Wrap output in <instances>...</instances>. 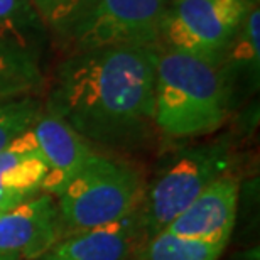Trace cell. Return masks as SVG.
I'll return each mask as SVG.
<instances>
[{
    "instance_id": "8",
    "label": "cell",
    "mask_w": 260,
    "mask_h": 260,
    "mask_svg": "<svg viewBox=\"0 0 260 260\" xmlns=\"http://www.w3.org/2000/svg\"><path fill=\"white\" fill-rule=\"evenodd\" d=\"M238 196V181L225 174L208 186L164 230L179 237L226 247L237 220Z\"/></svg>"
},
{
    "instance_id": "15",
    "label": "cell",
    "mask_w": 260,
    "mask_h": 260,
    "mask_svg": "<svg viewBox=\"0 0 260 260\" xmlns=\"http://www.w3.org/2000/svg\"><path fill=\"white\" fill-rule=\"evenodd\" d=\"M225 245L159 232L145 238L137 248L135 260H220Z\"/></svg>"
},
{
    "instance_id": "12",
    "label": "cell",
    "mask_w": 260,
    "mask_h": 260,
    "mask_svg": "<svg viewBox=\"0 0 260 260\" xmlns=\"http://www.w3.org/2000/svg\"><path fill=\"white\" fill-rule=\"evenodd\" d=\"M0 41L38 58L51 34L30 0H0Z\"/></svg>"
},
{
    "instance_id": "1",
    "label": "cell",
    "mask_w": 260,
    "mask_h": 260,
    "mask_svg": "<svg viewBox=\"0 0 260 260\" xmlns=\"http://www.w3.org/2000/svg\"><path fill=\"white\" fill-rule=\"evenodd\" d=\"M157 46H112L70 53L56 68L44 110L91 145L134 149L154 125Z\"/></svg>"
},
{
    "instance_id": "14",
    "label": "cell",
    "mask_w": 260,
    "mask_h": 260,
    "mask_svg": "<svg viewBox=\"0 0 260 260\" xmlns=\"http://www.w3.org/2000/svg\"><path fill=\"white\" fill-rule=\"evenodd\" d=\"M260 10L258 4L250 9L245 20L242 22L237 36L233 38L228 48L225 59L221 63V70L225 73L228 83H232L237 76H247L248 80L257 83L258 80V64H260Z\"/></svg>"
},
{
    "instance_id": "10",
    "label": "cell",
    "mask_w": 260,
    "mask_h": 260,
    "mask_svg": "<svg viewBox=\"0 0 260 260\" xmlns=\"http://www.w3.org/2000/svg\"><path fill=\"white\" fill-rule=\"evenodd\" d=\"M32 134L48 166L43 193L58 196L95 152L93 145L43 108L32 125Z\"/></svg>"
},
{
    "instance_id": "3",
    "label": "cell",
    "mask_w": 260,
    "mask_h": 260,
    "mask_svg": "<svg viewBox=\"0 0 260 260\" xmlns=\"http://www.w3.org/2000/svg\"><path fill=\"white\" fill-rule=\"evenodd\" d=\"M144 191V179L137 169L95 150L56 196L64 235L130 216L140 208Z\"/></svg>"
},
{
    "instance_id": "6",
    "label": "cell",
    "mask_w": 260,
    "mask_h": 260,
    "mask_svg": "<svg viewBox=\"0 0 260 260\" xmlns=\"http://www.w3.org/2000/svg\"><path fill=\"white\" fill-rule=\"evenodd\" d=\"M168 0H98L68 48L71 53L112 46H157Z\"/></svg>"
},
{
    "instance_id": "16",
    "label": "cell",
    "mask_w": 260,
    "mask_h": 260,
    "mask_svg": "<svg viewBox=\"0 0 260 260\" xmlns=\"http://www.w3.org/2000/svg\"><path fill=\"white\" fill-rule=\"evenodd\" d=\"M49 34L63 44H70L80 27L86 22L98 0H30Z\"/></svg>"
},
{
    "instance_id": "11",
    "label": "cell",
    "mask_w": 260,
    "mask_h": 260,
    "mask_svg": "<svg viewBox=\"0 0 260 260\" xmlns=\"http://www.w3.org/2000/svg\"><path fill=\"white\" fill-rule=\"evenodd\" d=\"M48 166L32 127L0 150V213L43 193Z\"/></svg>"
},
{
    "instance_id": "7",
    "label": "cell",
    "mask_w": 260,
    "mask_h": 260,
    "mask_svg": "<svg viewBox=\"0 0 260 260\" xmlns=\"http://www.w3.org/2000/svg\"><path fill=\"white\" fill-rule=\"evenodd\" d=\"M63 237L58 203L48 193L0 213V260H38Z\"/></svg>"
},
{
    "instance_id": "9",
    "label": "cell",
    "mask_w": 260,
    "mask_h": 260,
    "mask_svg": "<svg viewBox=\"0 0 260 260\" xmlns=\"http://www.w3.org/2000/svg\"><path fill=\"white\" fill-rule=\"evenodd\" d=\"M144 240L137 210L110 225L64 235L38 260H130Z\"/></svg>"
},
{
    "instance_id": "4",
    "label": "cell",
    "mask_w": 260,
    "mask_h": 260,
    "mask_svg": "<svg viewBox=\"0 0 260 260\" xmlns=\"http://www.w3.org/2000/svg\"><path fill=\"white\" fill-rule=\"evenodd\" d=\"M232 164L230 144L215 140L184 149L164 166L145 188L139 208L145 238L162 232Z\"/></svg>"
},
{
    "instance_id": "2",
    "label": "cell",
    "mask_w": 260,
    "mask_h": 260,
    "mask_svg": "<svg viewBox=\"0 0 260 260\" xmlns=\"http://www.w3.org/2000/svg\"><path fill=\"white\" fill-rule=\"evenodd\" d=\"M232 86L221 66L157 46L154 66V125L168 137L213 134L226 122Z\"/></svg>"
},
{
    "instance_id": "17",
    "label": "cell",
    "mask_w": 260,
    "mask_h": 260,
    "mask_svg": "<svg viewBox=\"0 0 260 260\" xmlns=\"http://www.w3.org/2000/svg\"><path fill=\"white\" fill-rule=\"evenodd\" d=\"M44 108L39 96L0 100V150L34 125Z\"/></svg>"
},
{
    "instance_id": "5",
    "label": "cell",
    "mask_w": 260,
    "mask_h": 260,
    "mask_svg": "<svg viewBox=\"0 0 260 260\" xmlns=\"http://www.w3.org/2000/svg\"><path fill=\"white\" fill-rule=\"evenodd\" d=\"M253 0H173L159 29L160 48L221 66Z\"/></svg>"
},
{
    "instance_id": "13",
    "label": "cell",
    "mask_w": 260,
    "mask_h": 260,
    "mask_svg": "<svg viewBox=\"0 0 260 260\" xmlns=\"http://www.w3.org/2000/svg\"><path fill=\"white\" fill-rule=\"evenodd\" d=\"M43 86L44 75L39 58L0 41V100L39 96Z\"/></svg>"
}]
</instances>
